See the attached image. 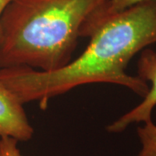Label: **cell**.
<instances>
[{"mask_svg": "<svg viewBox=\"0 0 156 156\" xmlns=\"http://www.w3.org/2000/svg\"><path fill=\"white\" fill-rule=\"evenodd\" d=\"M81 37H89L84 51L62 69L41 71L25 66L1 68L0 82L24 105L49 100L91 83H109L130 89L142 98L149 85L126 69L135 55L156 45V0H144L110 15L89 17Z\"/></svg>", "mask_w": 156, "mask_h": 156, "instance_id": "6da1fadb", "label": "cell"}, {"mask_svg": "<svg viewBox=\"0 0 156 156\" xmlns=\"http://www.w3.org/2000/svg\"><path fill=\"white\" fill-rule=\"evenodd\" d=\"M107 0H12L1 17L0 69L53 71L72 60L82 27Z\"/></svg>", "mask_w": 156, "mask_h": 156, "instance_id": "7a4b0ae2", "label": "cell"}, {"mask_svg": "<svg viewBox=\"0 0 156 156\" xmlns=\"http://www.w3.org/2000/svg\"><path fill=\"white\" fill-rule=\"evenodd\" d=\"M137 76L147 83H150L148 92L137 106L107 127L108 133H122L132 124L144 123L152 120V113L156 107V49L146 48L140 52Z\"/></svg>", "mask_w": 156, "mask_h": 156, "instance_id": "3957f363", "label": "cell"}, {"mask_svg": "<svg viewBox=\"0 0 156 156\" xmlns=\"http://www.w3.org/2000/svg\"><path fill=\"white\" fill-rule=\"evenodd\" d=\"M33 134L34 128L30 123L23 104L0 82V137L28 141Z\"/></svg>", "mask_w": 156, "mask_h": 156, "instance_id": "277c9868", "label": "cell"}, {"mask_svg": "<svg viewBox=\"0 0 156 156\" xmlns=\"http://www.w3.org/2000/svg\"><path fill=\"white\" fill-rule=\"evenodd\" d=\"M140 148L136 156H156V124L153 120L137 128Z\"/></svg>", "mask_w": 156, "mask_h": 156, "instance_id": "5b68a950", "label": "cell"}, {"mask_svg": "<svg viewBox=\"0 0 156 156\" xmlns=\"http://www.w3.org/2000/svg\"><path fill=\"white\" fill-rule=\"evenodd\" d=\"M144 1V0H107L95 10L90 17H99L110 15L114 12L122 11L129 6Z\"/></svg>", "mask_w": 156, "mask_h": 156, "instance_id": "8992f818", "label": "cell"}, {"mask_svg": "<svg viewBox=\"0 0 156 156\" xmlns=\"http://www.w3.org/2000/svg\"><path fill=\"white\" fill-rule=\"evenodd\" d=\"M0 156H22L17 140L0 137Z\"/></svg>", "mask_w": 156, "mask_h": 156, "instance_id": "52a82bcc", "label": "cell"}, {"mask_svg": "<svg viewBox=\"0 0 156 156\" xmlns=\"http://www.w3.org/2000/svg\"><path fill=\"white\" fill-rule=\"evenodd\" d=\"M12 0H0V42L2 38V27H1V17L4 13L8 5L11 3Z\"/></svg>", "mask_w": 156, "mask_h": 156, "instance_id": "ba28073f", "label": "cell"}]
</instances>
